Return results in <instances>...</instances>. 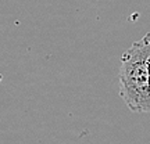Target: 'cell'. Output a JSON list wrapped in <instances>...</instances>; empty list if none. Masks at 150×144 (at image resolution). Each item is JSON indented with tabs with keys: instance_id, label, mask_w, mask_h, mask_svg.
Instances as JSON below:
<instances>
[{
	"instance_id": "cell-1",
	"label": "cell",
	"mask_w": 150,
	"mask_h": 144,
	"mask_svg": "<svg viewBox=\"0 0 150 144\" xmlns=\"http://www.w3.org/2000/svg\"><path fill=\"white\" fill-rule=\"evenodd\" d=\"M120 96L132 112H150V33L134 42L121 57Z\"/></svg>"
}]
</instances>
